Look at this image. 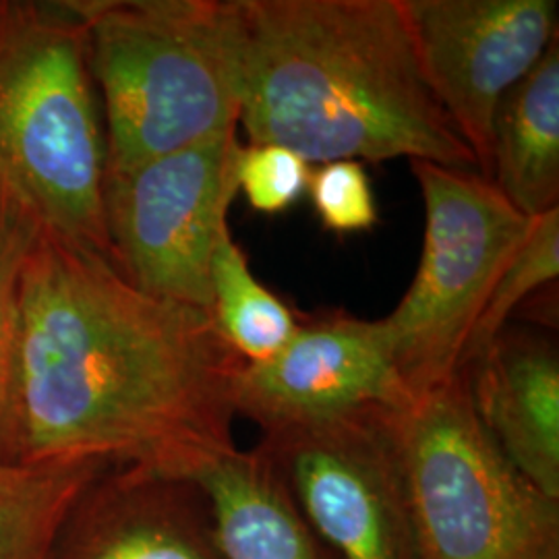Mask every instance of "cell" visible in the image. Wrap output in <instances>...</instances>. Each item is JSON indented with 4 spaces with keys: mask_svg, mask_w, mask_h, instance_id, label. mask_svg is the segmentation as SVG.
<instances>
[{
    "mask_svg": "<svg viewBox=\"0 0 559 559\" xmlns=\"http://www.w3.org/2000/svg\"><path fill=\"white\" fill-rule=\"evenodd\" d=\"M477 415L520 475L559 500V360L533 336H508L464 367Z\"/></svg>",
    "mask_w": 559,
    "mask_h": 559,
    "instance_id": "obj_11",
    "label": "cell"
},
{
    "mask_svg": "<svg viewBox=\"0 0 559 559\" xmlns=\"http://www.w3.org/2000/svg\"><path fill=\"white\" fill-rule=\"evenodd\" d=\"M491 182L528 218L558 207V40L498 104L491 122Z\"/></svg>",
    "mask_w": 559,
    "mask_h": 559,
    "instance_id": "obj_12",
    "label": "cell"
},
{
    "mask_svg": "<svg viewBox=\"0 0 559 559\" xmlns=\"http://www.w3.org/2000/svg\"><path fill=\"white\" fill-rule=\"evenodd\" d=\"M559 276V210H549L533 221L526 239L501 270L489 299L480 311L471 336L466 340L460 369L483 357L500 338L510 316L520 302L528 299L540 286Z\"/></svg>",
    "mask_w": 559,
    "mask_h": 559,
    "instance_id": "obj_16",
    "label": "cell"
},
{
    "mask_svg": "<svg viewBox=\"0 0 559 559\" xmlns=\"http://www.w3.org/2000/svg\"><path fill=\"white\" fill-rule=\"evenodd\" d=\"M417 559H559L558 500L506 459L459 369L392 411Z\"/></svg>",
    "mask_w": 559,
    "mask_h": 559,
    "instance_id": "obj_5",
    "label": "cell"
},
{
    "mask_svg": "<svg viewBox=\"0 0 559 559\" xmlns=\"http://www.w3.org/2000/svg\"><path fill=\"white\" fill-rule=\"evenodd\" d=\"M307 516L344 559H417L392 408L371 406L267 436Z\"/></svg>",
    "mask_w": 559,
    "mask_h": 559,
    "instance_id": "obj_8",
    "label": "cell"
},
{
    "mask_svg": "<svg viewBox=\"0 0 559 559\" xmlns=\"http://www.w3.org/2000/svg\"><path fill=\"white\" fill-rule=\"evenodd\" d=\"M408 402L383 320L340 311L299 320L274 357L245 362L235 381L237 413L258 420L267 436Z\"/></svg>",
    "mask_w": 559,
    "mask_h": 559,
    "instance_id": "obj_10",
    "label": "cell"
},
{
    "mask_svg": "<svg viewBox=\"0 0 559 559\" xmlns=\"http://www.w3.org/2000/svg\"><path fill=\"white\" fill-rule=\"evenodd\" d=\"M239 124L305 162L479 170L423 80L400 0H235Z\"/></svg>",
    "mask_w": 559,
    "mask_h": 559,
    "instance_id": "obj_2",
    "label": "cell"
},
{
    "mask_svg": "<svg viewBox=\"0 0 559 559\" xmlns=\"http://www.w3.org/2000/svg\"><path fill=\"white\" fill-rule=\"evenodd\" d=\"M242 365L212 311L145 295L100 253L38 235L21 272L9 460L198 485L237 452Z\"/></svg>",
    "mask_w": 559,
    "mask_h": 559,
    "instance_id": "obj_1",
    "label": "cell"
},
{
    "mask_svg": "<svg viewBox=\"0 0 559 559\" xmlns=\"http://www.w3.org/2000/svg\"><path fill=\"white\" fill-rule=\"evenodd\" d=\"M106 112V173L237 129L235 0H67Z\"/></svg>",
    "mask_w": 559,
    "mask_h": 559,
    "instance_id": "obj_4",
    "label": "cell"
},
{
    "mask_svg": "<svg viewBox=\"0 0 559 559\" xmlns=\"http://www.w3.org/2000/svg\"><path fill=\"white\" fill-rule=\"evenodd\" d=\"M237 129L104 175L112 261L141 293L212 307L210 270L237 195Z\"/></svg>",
    "mask_w": 559,
    "mask_h": 559,
    "instance_id": "obj_7",
    "label": "cell"
},
{
    "mask_svg": "<svg viewBox=\"0 0 559 559\" xmlns=\"http://www.w3.org/2000/svg\"><path fill=\"white\" fill-rule=\"evenodd\" d=\"M237 193H242L249 205L276 216L290 210L307 193L311 168L288 147L274 143L240 145L237 156Z\"/></svg>",
    "mask_w": 559,
    "mask_h": 559,
    "instance_id": "obj_18",
    "label": "cell"
},
{
    "mask_svg": "<svg viewBox=\"0 0 559 559\" xmlns=\"http://www.w3.org/2000/svg\"><path fill=\"white\" fill-rule=\"evenodd\" d=\"M423 80L491 180L501 98L558 40L556 0H400Z\"/></svg>",
    "mask_w": 559,
    "mask_h": 559,
    "instance_id": "obj_9",
    "label": "cell"
},
{
    "mask_svg": "<svg viewBox=\"0 0 559 559\" xmlns=\"http://www.w3.org/2000/svg\"><path fill=\"white\" fill-rule=\"evenodd\" d=\"M214 512L226 559H316L311 539L286 493L278 468L260 452L218 462L200 480Z\"/></svg>",
    "mask_w": 559,
    "mask_h": 559,
    "instance_id": "obj_13",
    "label": "cell"
},
{
    "mask_svg": "<svg viewBox=\"0 0 559 559\" xmlns=\"http://www.w3.org/2000/svg\"><path fill=\"white\" fill-rule=\"evenodd\" d=\"M104 175L106 140L80 17L67 2L2 0L0 201L40 235L112 261Z\"/></svg>",
    "mask_w": 559,
    "mask_h": 559,
    "instance_id": "obj_3",
    "label": "cell"
},
{
    "mask_svg": "<svg viewBox=\"0 0 559 559\" xmlns=\"http://www.w3.org/2000/svg\"><path fill=\"white\" fill-rule=\"evenodd\" d=\"M75 559H207V556L179 531L140 522L81 549Z\"/></svg>",
    "mask_w": 559,
    "mask_h": 559,
    "instance_id": "obj_20",
    "label": "cell"
},
{
    "mask_svg": "<svg viewBox=\"0 0 559 559\" xmlns=\"http://www.w3.org/2000/svg\"><path fill=\"white\" fill-rule=\"evenodd\" d=\"M425 203L419 270L383 323L411 399L460 369L466 340L533 221L479 170L411 162Z\"/></svg>",
    "mask_w": 559,
    "mask_h": 559,
    "instance_id": "obj_6",
    "label": "cell"
},
{
    "mask_svg": "<svg viewBox=\"0 0 559 559\" xmlns=\"http://www.w3.org/2000/svg\"><path fill=\"white\" fill-rule=\"evenodd\" d=\"M323 228L336 235L367 233L378 224V203L365 166L338 160L321 164L311 173L309 189Z\"/></svg>",
    "mask_w": 559,
    "mask_h": 559,
    "instance_id": "obj_19",
    "label": "cell"
},
{
    "mask_svg": "<svg viewBox=\"0 0 559 559\" xmlns=\"http://www.w3.org/2000/svg\"><path fill=\"white\" fill-rule=\"evenodd\" d=\"M210 286L216 328L245 362L274 357L299 328L290 307L255 278L228 228L212 258Z\"/></svg>",
    "mask_w": 559,
    "mask_h": 559,
    "instance_id": "obj_15",
    "label": "cell"
},
{
    "mask_svg": "<svg viewBox=\"0 0 559 559\" xmlns=\"http://www.w3.org/2000/svg\"><path fill=\"white\" fill-rule=\"evenodd\" d=\"M38 235L34 222L0 201V460H9L13 429L21 272Z\"/></svg>",
    "mask_w": 559,
    "mask_h": 559,
    "instance_id": "obj_17",
    "label": "cell"
},
{
    "mask_svg": "<svg viewBox=\"0 0 559 559\" xmlns=\"http://www.w3.org/2000/svg\"><path fill=\"white\" fill-rule=\"evenodd\" d=\"M106 473L98 462L0 460V559H57L69 520Z\"/></svg>",
    "mask_w": 559,
    "mask_h": 559,
    "instance_id": "obj_14",
    "label": "cell"
}]
</instances>
